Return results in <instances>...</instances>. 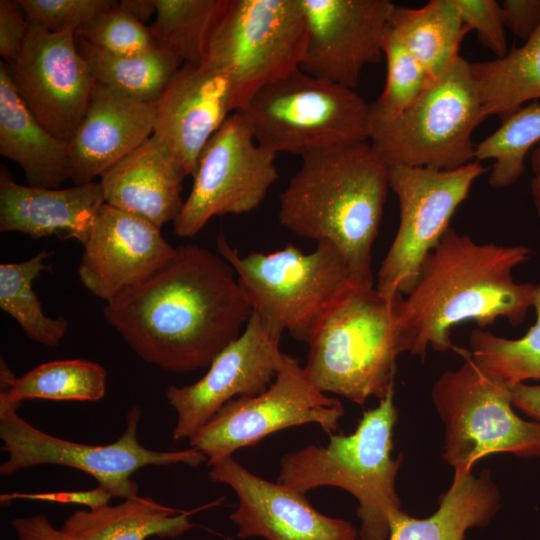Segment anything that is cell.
Returning <instances> with one entry per match:
<instances>
[{
  "mask_svg": "<svg viewBox=\"0 0 540 540\" xmlns=\"http://www.w3.org/2000/svg\"><path fill=\"white\" fill-rule=\"evenodd\" d=\"M11 525L18 540H69L45 515L16 518Z\"/></svg>",
  "mask_w": 540,
  "mask_h": 540,
  "instance_id": "obj_42",
  "label": "cell"
},
{
  "mask_svg": "<svg viewBox=\"0 0 540 540\" xmlns=\"http://www.w3.org/2000/svg\"><path fill=\"white\" fill-rule=\"evenodd\" d=\"M106 378L104 367L83 359L43 363L19 378L2 363L0 401L16 404L27 399L98 401L105 395Z\"/></svg>",
  "mask_w": 540,
  "mask_h": 540,
  "instance_id": "obj_29",
  "label": "cell"
},
{
  "mask_svg": "<svg viewBox=\"0 0 540 540\" xmlns=\"http://www.w3.org/2000/svg\"><path fill=\"white\" fill-rule=\"evenodd\" d=\"M464 26L497 58L507 54L505 26L500 3L495 0H453Z\"/></svg>",
  "mask_w": 540,
  "mask_h": 540,
  "instance_id": "obj_38",
  "label": "cell"
},
{
  "mask_svg": "<svg viewBox=\"0 0 540 540\" xmlns=\"http://www.w3.org/2000/svg\"><path fill=\"white\" fill-rule=\"evenodd\" d=\"M306 40L300 0H227L203 64L229 78L243 111L261 88L300 69Z\"/></svg>",
  "mask_w": 540,
  "mask_h": 540,
  "instance_id": "obj_10",
  "label": "cell"
},
{
  "mask_svg": "<svg viewBox=\"0 0 540 540\" xmlns=\"http://www.w3.org/2000/svg\"><path fill=\"white\" fill-rule=\"evenodd\" d=\"M185 170L154 134L100 176L105 203L158 228L181 212Z\"/></svg>",
  "mask_w": 540,
  "mask_h": 540,
  "instance_id": "obj_23",
  "label": "cell"
},
{
  "mask_svg": "<svg viewBox=\"0 0 540 540\" xmlns=\"http://www.w3.org/2000/svg\"><path fill=\"white\" fill-rule=\"evenodd\" d=\"M213 482L231 487L238 506L230 520L237 537L266 540H356V528L348 521L316 510L304 493L251 473L232 456L207 464Z\"/></svg>",
  "mask_w": 540,
  "mask_h": 540,
  "instance_id": "obj_18",
  "label": "cell"
},
{
  "mask_svg": "<svg viewBox=\"0 0 540 540\" xmlns=\"http://www.w3.org/2000/svg\"><path fill=\"white\" fill-rule=\"evenodd\" d=\"M455 350L462 365L442 373L431 391L445 428L442 458L454 474L470 473L497 453L540 457V423L514 412L510 385L482 370L469 351Z\"/></svg>",
  "mask_w": 540,
  "mask_h": 540,
  "instance_id": "obj_9",
  "label": "cell"
},
{
  "mask_svg": "<svg viewBox=\"0 0 540 540\" xmlns=\"http://www.w3.org/2000/svg\"><path fill=\"white\" fill-rule=\"evenodd\" d=\"M343 415L342 403L321 392L289 356L264 392L228 401L189 438V445L209 464L293 426L314 423L331 435Z\"/></svg>",
  "mask_w": 540,
  "mask_h": 540,
  "instance_id": "obj_14",
  "label": "cell"
},
{
  "mask_svg": "<svg viewBox=\"0 0 540 540\" xmlns=\"http://www.w3.org/2000/svg\"><path fill=\"white\" fill-rule=\"evenodd\" d=\"M29 24L51 33L76 32L118 4L114 0H16Z\"/></svg>",
  "mask_w": 540,
  "mask_h": 540,
  "instance_id": "obj_37",
  "label": "cell"
},
{
  "mask_svg": "<svg viewBox=\"0 0 540 540\" xmlns=\"http://www.w3.org/2000/svg\"><path fill=\"white\" fill-rule=\"evenodd\" d=\"M19 406L0 401L1 450L8 454V459L0 465L2 476L41 464L62 465L89 474L112 497L128 499L138 496V485L131 476L143 467L173 464L197 467L208 461L202 452L191 447L155 451L141 445L137 439L141 410L137 406L127 413L122 435L107 445L83 444L50 435L19 416Z\"/></svg>",
  "mask_w": 540,
  "mask_h": 540,
  "instance_id": "obj_11",
  "label": "cell"
},
{
  "mask_svg": "<svg viewBox=\"0 0 540 540\" xmlns=\"http://www.w3.org/2000/svg\"><path fill=\"white\" fill-rule=\"evenodd\" d=\"M52 254L40 251L32 258L0 265V308L10 315L32 341L56 347L66 334L68 320L44 314L41 302L32 288L33 281L50 268L45 260Z\"/></svg>",
  "mask_w": 540,
  "mask_h": 540,
  "instance_id": "obj_32",
  "label": "cell"
},
{
  "mask_svg": "<svg viewBox=\"0 0 540 540\" xmlns=\"http://www.w3.org/2000/svg\"><path fill=\"white\" fill-rule=\"evenodd\" d=\"M301 159L279 196L280 224L299 237L333 246L344 258L352 283L373 286L371 250L390 188L389 166L369 141Z\"/></svg>",
  "mask_w": 540,
  "mask_h": 540,
  "instance_id": "obj_3",
  "label": "cell"
},
{
  "mask_svg": "<svg viewBox=\"0 0 540 540\" xmlns=\"http://www.w3.org/2000/svg\"><path fill=\"white\" fill-rule=\"evenodd\" d=\"M484 119L470 62L458 55L405 111L370 105L368 141L389 167L451 170L475 160L472 134Z\"/></svg>",
  "mask_w": 540,
  "mask_h": 540,
  "instance_id": "obj_7",
  "label": "cell"
},
{
  "mask_svg": "<svg viewBox=\"0 0 540 540\" xmlns=\"http://www.w3.org/2000/svg\"><path fill=\"white\" fill-rule=\"evenodd\" d=\"M282 333L252 312L241 334L214 358L202 378L183 387L169 386L165 396L177 414L173 440L189 439L228 401L264 392L289 357L280 350Z\"/></svg>",
  "mask_w": 540,
  "mask_h": 540,
  "instance_id": "obj_16",
  "label": "cell"
},
{
  "mask_svg": "<svg viewBox=\"0 0 540 540\" xmlns=\"http://www.w3.org/2000/svg\"><path fill=\"white\" fill-rule=\"evenodd\" d=\"M118 5L127 14L144 25L156 13L155 0H121Z\"/></svg>",
  "mask_w": 540,
  "mask_h": 540,
  "instance_id": "obj_44",
  "label": "cell"
},
{
  "mask_svg": "<svg viewBox=\"0 0 540 540\" xmlns=\"http://www.w3.org/2000/svg\"><path fill=\"white\" fill-rule=\"evenodd\" d=\"M536 321L524 336L508 339L476 328L470 335V356L486 373L515 385L540 380V284L534 302Z\"/></svg>",
  "mask_w": 540,
  "mask_h": 540,
  "instance_id": "obj_34",
  "label": "cell"
},
{
  "mask_svg": "<svg viewBox=\"0 0 540 540\" xmlns=\"http://www.w3.org/2000/svg\"><path fill=\"white\" fill-rule=\"evenodd\" d=\"M75 38L77 49L96 82L144 102L156 103L183 65L177 56L159 46L140 55L118 56Z\"/></svg>",
  "mask_w": 540,
  "mask_h": 540,
  "instance_id": "obj_30",
  "label": "cell"
},
{
  "mask_svg": "<svg viewBox=\"0 0 540 540\" xmlns=\"http://www.w3.org/2000/svg\"><path fill=\"white\" fill-rule=\"evenodd\" d=\"M216 246L234 269L253 312L267 324L310 343L330 312L355 286L337 249L317 244L305 253L292 244L241 256L223 234Z\"/></svg>",
  "mask_w": 540,
  "mask_h": 540,
  "instance_id": "obj_6",
  "label": "cell"
},
{
  "mask_svg": "<svg viewBox=\"0 0 540 540\" xmlns=\"http://www.w3.org/2000/svg\"><path fill=\"white\" fill-rule=\"evenodd\" d=\"M540 142V103L532 101L503 119L475 146V160L491 159L488 184L494 189L513 185L525 170V157Z\"/></svg>",
  "mask_w": 540,
  "mask_h": 540,
  "instance_id": "obj_33",
  "label": "cell"
},
{
  "mask_svg": "<svg viewBox=\"0 0 540 540\" xmlns=\"http://www.w3.org/2000/svg\"><path fill=\"white\" fill-rule=\"evenodd\" d=\"M275 158L257 143L246 115L232 113L199 157L191 192L173 222L175 233L191 238L214 216L258 208L279 177Z\"/></svg>",
  "mask_w": 540,
  "mask_h": 540,
  "instance_id": "obj_13",
  "label": "cell"
},
{
  "mask_svg": "<svg viewBox=\"0 0 540 540\" xmlns=\"http://www.w3.org/2000/svg\"><path fill=\"white\" fill-rule=\"evenodd\" d=\"M307 40L300 70L356 89L365 66L384 57L395 4L388 0H300Z\"/></svg>",
  "mask_w": 540,
  "mask_h": 540,
  "instance_id": "obj_17",
  "label": "cell"
},
{
  "mask_svg": "<svg viewBox=\"0 0 540 540\" xmlns=\"http://www.w3.org/2000/svg\"><path fill=\"white\" fill-rule=\"evenodd\" d=\"M190 512L162 505L150 497L124 499L71 514L60 530L69 540H146L176 538L193 527Z\"/></svg>",
  "mask_w": 540,
  "mask_h": 540,
  "instance_id": "obj_26",
  "label": "cell"
},
{
  "mask_svg": "<svg viewBox=\"0 0 540 540\" xmlns=\"http://www.w3.org/2000/svg\"><path fill=\"white\" fill-rule=\"evenodd\" d=\"M403 295L353 286L309 343L304 370L323 393L357 404L394 389L396 359L408 352L400 327Z\"/></svg>",
  "mask_w": 540,
  "mask_h": 540,
  "instance_id": "obj_5",
  "label": "cell"
},
{
  "mask_svg": "<svg viewBox=\"0 0 540 540\" xmlns=\"http://www.w3.org/2000/svg\"><path fill=\"white\" fill-rule=\"evenodd\" d=\"M155 103L95 82L87 111L69 141V174L75 185L93 182L154 132Z\"/></svg>",
  "mask_w": 540,
  "mask_h": 540,
  "instance_id": "obj_21",
  "label": "cell"
},
{
  "mask_svg": "<svg viewBox=\"0 0 540 540\" xmlns=\"http://www.w3.org/2000/svg\"><path fill=\"white\" fill-rule=\"evenodd\" d=\"M5 65L33 116L51 134L69 142L96 82L77 49L75 32L51 33L29 24L19 56Z\"/></svg>",
  "mask_w": 540,
  "mask_h": 540,
  "instance_id": "obj_15",
  "label": "cell"
},
{
  "mask_svg": "<svg viewBox=\"0 0 540 540\" xmlns=\"http://www.w3.org/2000/svg\"><path fill=\"white\" fill-rule=\"evenodd\" d=\"M503 23L515 36L528 40L540 26V0H504Z\"/></svg>",
  "mask_w": 540,
  "mask_h": 540,
  "instance_id": "obj_40",
  "label": "cell"
},
{
  "mask_svg": "<svg viewBox=\"0 0 540 540\" xmlns=\"http://www.w3.org/2000/svg\"><path fill=\"white\" fill-rule=\"evenodd\" d=\"M160 230L141 217L105 203L82 244L78 275L83 286L109 303L150 278L176 249Z\"/></svg>",
  "mask_w": 540,
  "mask_h": 540,
  "instance_id": "obj_19",
  "label": "cell"
},
{
  "mask_svg": "<svg viewBox=\"0 0 540 540\" xmlns=\"http://www.w3.org/2000/svg\"><path fill=\"white\" fill-rule=\"evenodd\" d=\"M234 112L225 74L205 64H183L155 103L153 134L193 176L206 144Z\"/></svg>",
  "mask_w": 540,
  "mask_h": 540,
  "instance_id": "obj_20",
  "label": "cell"
},
{
  "mask_svg": "<svg viewBox=\"0 0 540 540\" xmlns=\"http://www.w3.org/2000/svg\"><path fill=\"white\" fill-rule=\"evenodd\" d=\"M389 29L434 79L459 54L469 30L453 0H430L420 8L396 5Z\"/></svg>",
  "mask_w": 540,
  "mask_h": 540,
  "instance_id": "obj_27",
  "label": "cell"
},
{
  "mask_svg": "<svg viewBox=\"0 0 540 540\" xmlns=\"http://www.w3.org/2000/svg\"><path fill=\"white\" fill-rule=\"evenodd\" d=\"M0 154L16 162L29 186L55 189L69 174V142L45 129L18 95L0 62Z\"/></svg>",
  "mask_w": 540,
  "mask_h": 540,
  "instance_id": "obj_24",
  "label": "cell"
},
{
  "mask_svg": "<svg viewBox=\"0 0 540 540\" xmlns=\"http://www.w3.org/2000/svg\"><path fill=\"white\" fill-rule=\"evenodd\" d=\"M397 418L392 389L363 413L353 433L331 434L325 446L283 455L277 482L304 494L321 486L346 490L358 502L360 539L388 540L393 523L404 513L395 488L403 456L391 457Z\"/></svg>",
  "mask_w": 540,
  "mask_h": 540,
  "instance_id": "obj_4",
  "label": "cell"
},
{
  "mask_svg": "<svg viewBox=\"0 0 540 540\" xmlns=\"http://www.w3.org/2000/svg\"><path fill=\"white\" fill-rule=\"evenodd\" d=\"M29 22L15 1H0V55L5 62L15 60L23 47Z\"/></svg>",
  "mask_w": 540,
  "mask_h": 540,
  "instance_id": "obj_39",
  "label": "cell"
},
{
  "mask_svg": "<svg viewBox=\"0 0 540 540\" xmlns=\"http://www.w3.org/2000/svg\"><path fill=\"white\" fill-rule=\"evenodd\" d=\"M487 170L476 160L451 170L389 167V187L397 197L400 218L378 271V291L390 297L410 292L424 259L450 227L475 180Z\"/></svg>",
  "mask_w": 540,
  "mask_h": 540,
  "instance_id": "obj_12",
  "label": "cell"
},
{
  "mask_svg": "<svg viewBox=\"0 0 540 540\" xmlns=\"http://www.w3.org/2000/svg\"><path fill=\"white\" fill-rule=\"evenodd\" d=\"M242 112L257 143L276 155L302 157L369 139L370 104L300 69L261 88Z\"/></svg>",
  "mask_w": 540,
  "mask_h": 540,
  "instance_id": "obj_8",
  "label": "cell"
},
{
  "mask_svg": "<svg viewBox=\"0 0 540 540\" xmlns=\"http://www.w3.org/2000/svg\"><path fill=\"white\" fill-rule=\"evenodd\" d=\"M531 167L534 173L531 180V195L535 212L540 217V142L532 151Z\"/></svg>",
  "mask_w": 540,
  "mask_h": 540,
  "instance_id": "obj_45",
  "label": "cell"
},
{
  "mask_svg": "<svg viewBox=\"0 0 540 540\" xmlns=\"http://www.w3.org/2000/svg\"><path fill=\"white\" fill-rule=\"evenodd\" d=\"M485 117L502 120L540 99V26L525 43L494 60L470 62Z\"/></svg>",
  "mask_w": 540,
  "mask_h": 540,
  "instance_id": "obj_28",
  "label": "cell"
},
{
  "mask_svg": "<svg viewBox=\"0 0 540 540\" xmlns=\"http://www.w3.org/2000/svg\"><path fill=\"white\" fill-rule=\"evenodd\" d=\"M104 204L100 182L65 189L25 186L1 166V232H20L34 239L56 236L83 244Z\"/></svg>",
  "mask_w": 540,
  "mask_h": 540,
  "instance_id": "obj_22",
  "label": "cell"
},
{
  "mask_svg": "<svg viewBox=\"0 0 540 540\" xmlns=\"http://www.w3.org/2000/svg\"><path fill=\"white\" fill-rule=\"evenodd\" d=\"M111 497L112 496L108 491H106L102 486L98 485V487H96L95 489L88 491H71L43 494H13V496H2L1 499H37L41 501H49L62 504H81L87 506L88 509H94L108 504Z\"/></svg>",
  "mask_w": 540,
  "mask_h": 540,
  "instance_id": "obj_41",
  "label": "cell"
},
{
  "mask_svg": "<svg viewBox=\"0 0 540 540\" xmlns=\"http://www.w3.org/2000/svg\"><path fill=\"white\" fill-rule=\"evenodd\" d=\"M252 312L232 266L186 244L150 278L107 303L103 317L143 361L185 373L209 367Z\"/></svg>",
  "mask_w": 540,
  "mask_h": 540,
  "instance_id": "obj_1",
  "label": "cell"
},
{
  "mask_svg": "<svg viewBox=\"0 0 540 540\" xmlns=\"http://www.w3.org/2000/svg\"><path fill=\"white\" fill-rule=\"evenodd\" d=\"M387 73L382 93L371 107L381 113L395 115L410 107L433 80L424 66L390 31L383 43Z\"/></svg>",
  "mask_w": 540,
  "mask_h": 540,
  "instance_id": "obj_35",
  "label": "cell"
},
{
  "mask_svg": "<svg viewBox=\"0 0 540 540\" xmlns=\"http://www.w3.org/2000/svg\"><path fill=\"white\" fill-rule=\"evenodd\" d=\"M156 19L149 26L157 46L183 64L202 65L212 32L227 0H155Z\"/></svg>",
  "mask_w": 540,
  "mask_h": 540,
  "instance_id": "obj_31",
  "label": "cell"
},
{
  "mask_svg": "<svg viewBox=\"0 0 540 540\" xmlns=\"http://www.w3.org/2000/svg\"><path fill=\"white\" fill-rule=\"evenodd\" d=\"M522 245L477 243L451 226L424 259L417 281L400 304L408 352L456 349L451 329L474 321L480 328L505 318L520 324L534 306L539 285L517 283L513 270L529 259Z\"/></svg>",
  "mask_w": 540,
  "mask_h": 540,
  "instance_id": "obj_2",
  "label": "cell"
},
{
  "mask_svg": "<svg viewBox=\"0 0 540 540\" xmlns=\"http://www.w3.org/2000/svg\"><path fill=\"white\" fill-rule=\"evenodd\" d=\"M500 508V492L488 470L454 474L438 509L429 517L405 512L393 523L388 540H464L466 531L483 527Z\"/></svg>",
  "mask_w": 540,
  "mask_h": 540,
  "instance_id": "obj_25",
  "label": "cell"
},
{
  "mask_svg": "<svg viewBox=\"0 0 540 540\" xmlns=\"http://www.w3.org/2000/svg\"><path fill=\"white\" fill-rule=\"evenodd\" d=\"M510 389L513 406L540 423V385L518 383Z\"/></svg>",
  "mask_w": 540,
  "mask_h": 540,
  "instance_id": "obj_43",
  "label": "cell"
},
{
  "mask_svg": "<svg viewBox=\"0 0 540 540\" xmlns=\"http://www.w3.org/2000/svg\"><path fill=\"white\" fill-rule=\"evenodd\" d=\"M75 36L118 56L140 55L157 46L149 27L135 20L118 4L94 17L78 29Z\"/></svg>",
  "mask_w": 540,
  "mask_h": 540,
  "instance_id": "obj_36",
  "label": "cell"
}]
</instances>
